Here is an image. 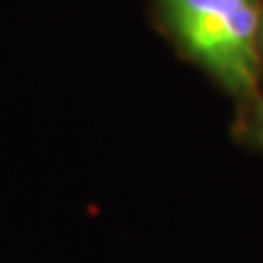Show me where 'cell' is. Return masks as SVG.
I'll return each instance as SVG.
<instances>
[{
  "instance_id": "6da1fadb",
  "label": "cell",
  "mask_w": 263,
  "mask_h": 263,
  "mask_svg": "<svg viewBox=\"0 0 263 263\" xmlns=\"http://www.w3.org/2000/svg\"><path fill=\"white\" fill-rule=\"evenodd\" d=\"M163 15L185 57L239 103H254L261 81L256 0H163Z\"/></svg>"
},
{
  "instance_id": "7a4b0ae2",
  "label": "cell",
  "mask_w": 263,
  "mask_h": 263,
  "mask_svg": "<svg viewBox=\"0 0 263 263\" xmlns=\"http://www.w3.org/2000/svg\"><path fill=\"white\" fill-rule=\"evenodd\" d=\"M254 139L263 146V105L258 107V112H256V120H254Z\"/></svg>"
}]
</instances>
